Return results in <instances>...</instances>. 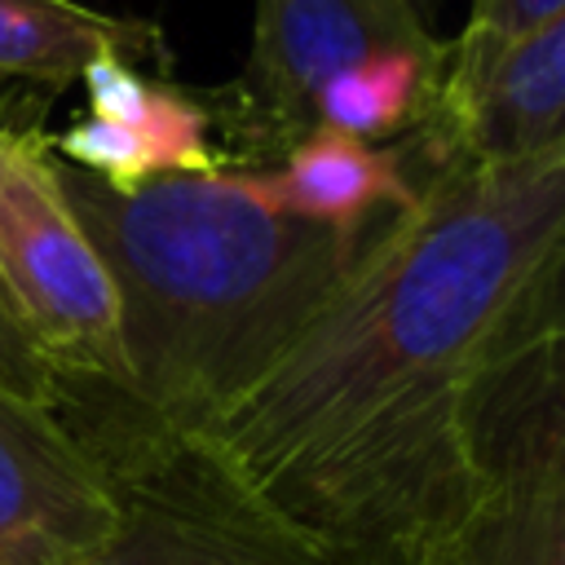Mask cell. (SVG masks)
I'll use <instances>...</instances> for the list:
<instances>
[{
  "mask_svg": "<svg viewBox=\"0 0 565 565\" xmlns=\"http://www.w3.org/2000/svg\"><path fill=\"white\" fill-rule=\"evenodd\" d=\"M565 141V13L508 35L481 40L459 31L428 110L402 132L406 172L494 168ZM415 181V177H411Z\"/></svg>",
  "mask_w": 565,
  "mask_h": 565,
  "instance_id": "cell-5",
  "label": "cell"
},
{
  "mask_svg": "<svg viewBox=\"0 0 565 565\" xmlns=\"http://www.w3.org/2000/svg\"><path fill=\"white\" fill-rule=\"evenodd\" d=\"M57 185L119 291L128 380L57 397L84 441H185L318 318L362 238L278 212L252 172H172L137 190L53 154Z\"/></svg>",
  "mask_w": 565,
  "mask_h": 565,
  "instance_id": "cell-2",
  "label": "cell"
},
{
  "mask_svg": "<svg viewBox=\"0 0 565 565\" xmlns=\"http://www.w3.org/2000/svg\"><path fill=\"white\" fill-rule=\"evenodd\" d=\"M0 287L53 362L57 397L124 388L115 278L62 199L53 146L18 128H0Z\"/></svg>",
  "mask_w": 565,
  "mask_h": 565,
  "instance_id": "cell-3",
  "label": "cell"
},
{
  "mask_svg": "<svg viewBox=\"0 0 565 565\" xmlns=\"http://www.w3.org/2000/svg\"><path fill=\"white\" fill-rule=\"evenodd\" d=\"M450 44H428V49H388L353 62L340 71L313 102V124L349 132L358 141H380V137H402L411 124L428 110L441 66H446Z\"/></svg>",
  "mask_w": 565,
  "mask_h": 565,
  "instance_id": "cell-12",
  "label": "cell"
},
{
  "mask_svg": "<svg viewBox=\"0 0 565 565\" xmlns=\"http://www.w3.org/2000/svg\"><path fill=\"white\" fill-rule=\"evenodd\" d=\"M84 446L106 468L119 503L115 530L88 565H327L238 508L168 441Z\"/></svg>",
  "mask_w": 565,
  "mask_h": 565,
  "instance_id": "cell-7",
  "label": "cell"
},
{
  "mask_svg": "<svg viewBox=\"0 0 565 565\" xmlns=\"http://www.w3.org/2000/svg\"><path fill=\"white\" fill-rule=\"evenodd\" d=\"M565 225V141L433 168L300 340L185 450L327 565H424L472 508L463 393L499 309Z\"/></svg>",
  "mask_w": 565,
  "mask_h": 565,
  "instance_id": "cell-1",
  "label": "cell"
},
{
  "mask_svg": "<svg viewBox=\"0 0 565 565\" xmlns=\"http://www.w3.org/2000/svg\"><path fill=\"white\" fill-rule=\"evenodd\" d=\"M463 446L477 490L565 477V225L494 318L463 393Z\"/></svg>",
  "mask_w": 565,
  "mask_h": 565,
  "instance_id": "cell-4",
  "label": "cell"
},
{
  "mask_svg": "<svg viewBox=\"0 0 565 565\" xmlns=\"http://www.w3.org/2000/svg\"><path fill=\"white\" fill-rule=\"evenodd\" d=\"M556 13H565V0H472V18L463 31L481 40H508Z\"/></svg>",
  "mask_w": 565,
  "mask_h": 565,
  "instance_id": "cell-14",
  "label": "cell"
},
{
  "mask_svg": "<svg viewBox=\"0 0 565 565\" xmlns=\"http://www.w3.org/2000/svg\"><path fill=\"white\" fill-rule=\"evenodd\" d=\"M424 565H565V477L481 486Z\"/></svg>",
  "mask_w": 565,
  "mask_h": 565,
  "instance_id": "cell-11",
  "label": "cell"
},
{
  "mask_svg": "<svg viewBox=\"0 0 565 565\" xmlns=\"http://www.w3.org/2000/svg\"><path fill=\"white\" fill-rule=\"evenodd\" d=\"M0 388L22 397V402H31V406L57 411V371L40 353L31 331L22 327V318L9 305L4 287H0Z\"/></svg>",
  "mask_w": 565,
  "mask_h": 565,
  "instance_id": "cell-13",
  "label": "cell"
},
{
  "mask_svg": "<svg viewBox=\"0 0 565 565\" xmlns=\"http://www.w3.org/2000/svg\"><path fill=\"white\" fill-rule=\"evenodd\" d=\"M119 516L75 428L0 388V565H88Z\"/></svg>",
  "mask_w": 565,
  "mask_h": 565,
  "instance_id": "cell-8",
  "label": "cell"
},
{
  "mask_svg": "<svg viewBox=\"0 0 565 565\" xmlns=\"http://www.w3.org/2000/svg\"><path fill=\"white\" fill-rule=\"evenodd\" d=\"M159 57L163 35L141 18H119L79 0H0V75L49 84L53 93L97 57Z\"/></svg>",
  "mask_w": 565,
  "mask_h": 565,
  "instance_id": "cell-10",
  "label": "cell"
},
{
  "mask_svg": "<svg viewBox=\"0 0 565 565\" xmlns=\"http://www.w3.org/2000/svg\"><path fill=\"white\" fill-rule=\"evenodd\" d=\"M256 190L287 216L340 234H366L388 212L415 203V181L397 146H371L335 128L305 132L274 172H252Z\"/></svg>",
  "mask_w": 565,
  "mask_h": 565,
  "instance_id": "cell-9",
  "label": "cell"
},
{
  "mask_svg": "<svg viewBox=\"0 0 565 565\" xmlns=\"http://www.w3.org/2000/svg\"><path fill=\"white\" fill-rule=\"evenodd\" d=\"M437 35L411 0H256L252 53L221 93L225 132L243 154H287L313 132L318 93L353 62L388 49H428Z\"/></svg>",
  "mask_w": 565,
  "mask_h": 565,
  "instance_id": "cell-6",
  "label": "cell"
}]
</instances>
